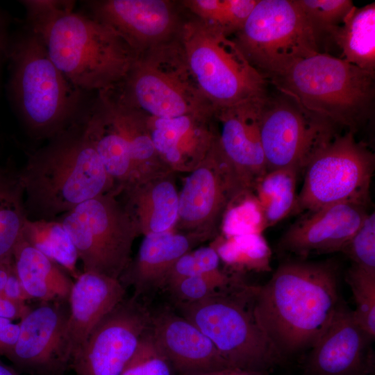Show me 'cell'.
Instances as JSON below:
<instances>
[{
	"label": "cell",
	"instance_id": "cell-1",
	"mask_svg": "<svg viewBox=\"0 0 375 375\" xmlns=\"http://www.w3.org/2000/svg\"><path fill=\"white\" fill-rule=\"evenodd\" d=\"M28 27L42 40L53 64L81 91L114 88L137 53L110 26L74 10L71 1L27 0Z\"/></svg>",
	"mask_w": 375,
	"mask_h": 375
},
{
	"label": "cell",
	"instance_id": "cell-2",
	"mask_svg": "<svg viewBox=\"0 0 375 375\" xmlns=\"http://www.w3.org/2000/svg\"><path fill=\"white\" fill-rule=\"evenodd\" d=\"M338 267L331 261L286 262L253 286L256 319L283 357L311 348L340 302Z\"/></svg>",
	"mask_w": 375,
	"mask_h": 375
},
{
	"label": "cell",
	"instance_id": "cell-3",
	"mask_svg": "<svg viewBox=\"0 0 375 375\" xmlns=\"http://www.w3.org/2000/svg\"><path fill=\"white\" fill-rule=\"evenodd\" d=\"M19 173L31 220L56 219L99 195L115 194L114 183L85 137L81 120L30 154Z\"/></svg>",
	"mask_w": 375,
	"mask_h": 375
},
{
	"label": "cell",
	"instance_id": "cell-4",
	"mask_svg": "<svg viewBox=\"0 0 375 375\" xmlns=\"http://www.w3.org/2000/svg\"><path fill=\"white\" fill-rule=\"evenodd\" d=\"M6 57L10 95L31 138L49 140L78 121L82 91L53 64L28 27L9 41Z\"/></svg>",
	"mask_w": 375,
	"mask_h": 375
},
{
	"label": "cell",
	"instance_id": "cell-5",
	"mask_svg": "<svg viewBox=\"0 0 375 375\" xmlns=\"http://www.w3.org/2000/svg\"><path fill=\"white\" fill-rule=\"evenodd\" d=\"M306 109L356 133L372 116L375 72L318 53L270 81Z\"/></svg>",
	"mask_w": 375,
	"mask_h": 375
},
{
	"label": "cell",
	"instance_id": "cell-6",
	"mask_svg": "<svg viewBox=\"0 0 375 375\" xmlns=\"http://www.w3.org/2000/svg\"><path fill=\"white\" fill-rule=\"evenodd\" d=\"M253 286L242 281L208 299L176 305L231 367L267 372L283 357L256 319Z\"/></svg>",
	"mask_w": 375,
	"mask_h": 375
},
{
	"label": "cell",
	"instance_id": "cell-7",
	"mask_svg": "<svg viewBox=\"0 0 375 375\" xmlns=\"http://www.w3.org/2000/svg\"><path fill=\"white\" fill-rule=\"evenodd\" d=\"M113 90L124 101L150 117L214 116V108L190 72L177 34L138 53L126 78Z\"/></svg>",
	"mask_w": 375,
	"mask_h": 375
},
{
	"label": "cell",
	"instance_id": "cell-8",
	"mask_svg": "<svg viewBox=\"0 0 375 375\" xmlns=\"http://www.w3.org/2000/svg\"><path fill=\"white\" fill-rule=\"evenodd\" d=\"M177 36L190 72L215 111L267 94L268 81L229 37L196 18L181 24Z\"/></svg>",
	"mask_w": 375,
	"mask_h": 375
},
{
	"label": "cell",
	"instance_id": "cell-9",
	"mask_svg": "<svg viewBox=\"0 0 375 375\" xmlns=\"http://www.w3.org/2000/svg\"><path fill=\"white\" fill-rule=\"evenodd\" d=\"M233 41L267 81L319 52L317 40L296 0H258Z\"/></svg>",
	"mask_w": 375,
	"mask_h": 375
},
{
	"label": "cell",
	"instance_id": "cell-10",
	"mask_svg": "<svg viewBox=\"0 0 375 375\" xmlns=\"http://www.w3.org/2000/svg\"><path fill=\"white\" fill-rule=\"evenodd\" d=\"M56 219L71 238L84 272L119 279L132 259L133 244L139 235L117 196L99 195Z\"/></svg>",
	"mask_w": 375,
	"mask_h": 375
},
{
	"label": "cell",
	"instance_id": "cell-11",
	"mask_svg": "<svg viewBox=\"0 0 375 375\" xmlns=\"http://www.w3.org/2000/svg\"><path fill=\"white\" fill-rule=\"evenodd\" d=\"M355 134L339 133L309 162L294 211L310 212L347 201L368 204L375 156Z\"/></svg>",
	"mask_w": 375,
	"mask_h": 375
},
{
	"label": "cell",
	"instance_id": "cell-12",
	"mask_svg": "<svg viewBox=\"0 0 375 375\" xmlns=\"http://www.w3.org/2000/svg\"><path fill=\"white\" fill-rule=\"evenodd\" d=\"M328 119L303 108L285 93L265 95L260 139L267 171L293 168L303 172L315 156L340 132Z\"/></svg>",
	"mask_w": 375,
	"mask_h": 375
},
{
	"label": "cell",
	"instance_id": "cell-13",
	"mask_svg": "<svg viewBox=\"0 0 375 375\" xmlns=\"http://www.w3.org/2000/svg\"><path fill=\"white\" fill-rule=\"evenodd\" d=\"M188 174L178 192V217L173 230L213 240L219 235L228 203L245 189L222 152L217 135L206 158Z\"/></svg>",
	"mask_w": 375,
	"mask_h": 375
},
{
	"label": "cell",
	"instance_id": "cell-14",
	"mask_svg": "<svg viewBox=\"0 0 375 375\" xmlns=\"http://www.w3.org/2000/svg\"><path fill=\"white\" fill-rule=\"evenodd\" d=\"M151 314L136 298L124 299L94 327L72 356L76 375H121L149 328Z\"/></svg>",
	"mask_w": 375,
	"mask_h": 375
},
{
	"label": "cell",
	"instance_id": "cell-15",
	"mask_svg": "<svg viewBox=\"0 0 375 375\" xmlns=\"http://www.w3.org/2000/svg\"><path fill=\"white\" fill-rule=\"evenodd\" d=\"M68 302H40L19 324L17 342L5 356L30 375H65L72 354L67 334Z\"/></svg>",
	"mask_w": 375,
	"mask_h": 375
},
{
	"label": "cell",
	"instance_id": "cell-16",
	"mask_svg": "<svg viewBox=\"0 0 375 375\" xmlns=\"http://www.w3.org/2000/svg\"><path fill=\"white\" fill-rule=\"evenodd\" d=\"M94 19L117 32L139 53L176 35L181 25L166 0L87 1Z\"/></svg>",
	"mask_w": 375,
	"mask_h": 375
},
{
	"label": "cell",
	"instance_id": "cell-17",
	"mask_svg": "<svg viewBox=\"0 0 375 375\" xmlns=\"http://www.w3.org/2000/svg\"><path fill=\"white\" fill-rule=\"evenodd\" d=\"M367 208V204L347 201L307 212L283 234L278 248L303 258L342 252L368 215Z\"/></svg>",
	"mask_w": 375,
	"mask_h": 375
},
{
	"label": "cell",
	"instance_id": "cell-18",
	"mask_svg": "<svg viewBox=\"0 0 375 375\" xmlns=\"http://www.w3.org/2000/svg\"><path fill=\"white\" fill-rule=\"evenodd\" d=\"M372 340L341 300L328 328L311 347L308 375H371Z\"/></svg>",
	"mask_w": 375,
	"mask_h": 375
},
{
	"label": "cell",
	"instance_id": "cell-19",
	"mask_svg": "<svg viewBox=\"0 0 375 375\" xmlns=\"http://www.w3.org/2000/svg\"><path fill=\"white\" fill-rule=\"evenodd\" d=\"M253 98L216 110L213 118L219 145L245 190H253L267 172L260 132V110L264 97Z\"/></svg>",
	"mask_w": 375,
	"mask_h": 375
},
{
	"label": "cell",
	"instance_id": "cell-20",
	"mask_svg": "<svg viewBox=\"0 0 375 375\" xmlns=\"http://www.w3.org/2000/svg\"><path fill=\"white\" fill-rule=\"evenodd\" d=\"M152 338L178 375L231 367L192 322L168 310L151 315Z\"/></svg>",
	"mask_w": 375,
	"mask_h": 375
},
{
	"label": "cell",
	"instance_id": "cell-21",
	"mask_svg": "<svg viewBox=\"0 0 375 375\" xmlns=\"http://www.w3.org/2000/svg\"><path fill=\"white\" fill-rule=\"evenodd\" d=\"M151 141L172 171L190 173L206 158L217 135L213 116L190 114L173 117L147 115Z\"/></svg>",
	"mask_w": 375,
	"mask_h": 375
},
{
	"label": "cell",
	"instance_id": "cell-22",
	"mask_svg": "<svg viewBox=\"0 0 375 375\" xmlns=\"http://www.w3.org/2000/svg\"><path fill=\"white\" fill-rule=\"evenodd\" d=\"M176 174L167 170L135 180L117 195L133 219L139 235L174 229L178 208Z\"/></svg>",
	"mask_w": 375,
	"mask_h": 375
},
{
	"label": "cell",
	"instance_id": "cell-23",
	"mask_svg": "<svg viewBox=\"0 0 375 375\" xmlns=\"http://www.w3.org/2000/svg\"><path fill=\"white\" fill-rule=\"evenodd\" d=\"M119 279L94 272H81L74 281L68 300L67 334L73 355L86 342L99 322L124 299Z\"/></svg>",
	"mask_w": 375,
	"mask_h": 375
},
{
	"label": "cell",
	"instance_id": "cell-24",
	"mask_svg": "<svg viewBox=\"0 0 375 375\" xmlns=\"http://www.w3.org/2000/svg\"><path fill=\"white\" fill-rule=\"evenodd\" d=\"M143 237L137 255L119 278L125 287H133L134 298L149 289L162 288L176 262L199 244L208 241L200 235L174 230Z\"/></svg>",
	"mask_w": 375,
	"mask_h": 375
},
{
	"label": "cell",
	"instance_id": "cell-25",
	"mask_svg": "<svg viewBox=\"0 0 375 375\" xmlns=\"http://www.w3.org/2000/svg\"><path fill=\"white\" fill-rule=\"evenodd\" d=\"M81 122L84 134L112 179L117 196L136 178L129 144L99 96L94 109Z\"/></svg>",
	"mask_w": 375,
	"mask_h": 375
},
{
	"label": "cell",
	"instance_id": "cell-26",
	"mask_svg": "<svg viewBox=\"0 0 375 375\" xmlns=\"http://www.w3.org/2000/svg\"><path fill=\"white\" fill-rule=\"evenodd\" d=\"M15 267L31 298L40 302H68L74 281L57 263L22 236L12 251Z\"/></svg>",
	"mask_w": 375,
	"mask_h": 375
},
{
	"label": "cell",
	"instance_id": "cell-27",
	"mask_svg": "<svg viewBox=\"0 0 375 375\" xmlns=\"http://www.w3.org/2000/svg\"><path fill=\"white\" fill-rule=\"evenodd\" d=\"M99 97L129 144L135 180L171 170L155 149L148 129L147 115L124 101L113 89L99 92Z\"/></svg>",
	"mask_w": 375,
	"mask_h": 375
},
{
	"label": "cell",
	"instance_id": "cell-28",
	"mask_svg": "<svg viewBox=\"0 0 375 375\" xmlns=\"http://www.w3.org/2000/svg\"><path fill=\"white\" fill-rule=\"evenodd\" d=\"M333 41L341 50L340 58L375 72V3L354 6Z\"/></svg>",
	"mask_w": 375,
	"mask_h": 375
},
{
	"label": "cell",
	"instance_id": "cell-29",
	"mask_svg": "<svg viewBox=\"0 0 375 375\" xmlns=\"http://www.w3.org/2000/svg\"><path fill=\"white\" fill-rule=\"evenodd\" d=\"M22 238L32 247L57 263L71 277L81 274L76 247L62 224L58 219H27L22 231Z\"/></svg>",
	"mask_w": 375,
	"mask_h": 375
},
{
	"label": "cell",
	"instance_id": "cell-30",
	"mask_svg": "<svg viewBox=\"0 0 375 375\" xmlns=\"http://www.w3.org/2000/svg\"><path fill=\"white\" fill-rule=\"evenodd\" d=\"M210 245L233 274L240 276L245 272H267L272 269V251L262 234L230 238L219 234Z\"/></svg>",
	"mask_w": 375,
	"mask_h": 375
},
{
	"label": "cell",
	"instance_id": "cell-31",
	"mask_svg": "<svg viewBox=\"0 0 375 375\" xmlns=\"http://www.w3.org/2000/svg\"><path fill=\"white\" fill-rule=\"evenodd\" d=\"M19 172L0 169V258L12 255L28 219Z\"/></svg>",
	"mask_w": 375,
	"mask_h": 375
},
{
	"label": "cell",
	"instance_id": "cell-32",
	"mask_svg": "<svg viewBox=\"0 0 375 375\" xmlns=\"http://www.w3.org/2000/svg\"><path fill=\"white\" fill-rule=\"evenodd\" d=\"M299 174L293 168L278 169L267 172L256 183L253 191L263 209L267 228L294 212Z\"/></svg>",
	"mask_w": 375,
	"mask_h": 375
},
{
	"label": "cell",
	"instance_id": "cell-33",
	"mask_svg": "<svg viewBox=\"0 0 375 375\" xmlns=\"http://www.w3.org/2000/svg\"><path fill=\"white\" fill-rule=\"evenodd\" d=\"M258 0H185L195 18L229 37L243 26Z\"/></svg>",
	"mask_w": 375,
	"mask_h": 375
},
{
	"label": "cell",
	"instance_id": "cell-34",
	"mask_svg": "<svg viewBox=\"0 0 375 375\" xmlns=\"http://www.w3.org/2000/svg\"><path fill=\"white\" fill-rule=\"evenodd\" d=\"M267 228L263 209L253 190H244L226 207L219 234L224 238L262 234Z\"/></svg>",
	"mask_w": 375,
	"mask_h": 375
},
{
	"label": "cell",
	"instance_id": "cell-35",
	"mask_svg": "<svg viewBox=\"0 0 375 375\" xmlns=\"http://www.w3.org/2000/svg\"><path fill=\"white\" fill-rule=\"evenodd\" d=\"M320 47L333 40L338 29L355 6L351 0H296Z\"/></svg>",
	"mask_w": 375,
	"mask_h": 375
},
{
	"label": "cell",
	"instance_id": "cell-36",
	"mask_svg": "<svg viewBox=\"0 0 375 375\" xmlns=\"http://www.w3.org/2000/svg\"><path fill=\"white\" fill-rule=\"evenodd\" d=\"M242 280L235 274L222 270L181 279L167 287L176 303H193L202 301L224 291Z\"/></svg>",
	"mask_w": 375,
	"mask_h": 375
},
{
	"label": "cell",
	"instance_id": "cell-37",
	"mask_svg": "<svg viewBox=\"0 0 375 375\" xmlns=\"http://www.w3.org/2000/svg\"><path fill=\"white\" fill-rule=\"evenodd\" d=\"M346 280L356 303L353 317L359 326L372 338L375 337V273L352 265Z\"/></svg>",
	"mask_w": 375,
	"mask_h": 375
},
{
	"label": "cell",
	"instance_id": "cell-38",
	"mask_svg": "<svg viewBox=\"0 0 375 375\" xmlns=\"http://www.w3.org/2000/svg\"><path fill=\"white\" fill-rule=\"evenodd\" d=\"M220 262L216 250L210 244L194 249L176 262L167 276L162 288H167L185 278L219 272Z\"/></svg>",
	"mask_w": 375,
	"mask_h": 375
},
{
	"label": "cell",
	"instance_id": "cell-39",
	"mask_svg": "<svg viewBox=\"0 0 375 375\" xmlns=\"http://www.w3.org/2000/svg\"><path fill=\"white\" fill-rule=\"evenodd\" d=\"M172 369L154 342L149 328L121 375H172Z\"/></svg>",
	"mask_w": 375,
	"mask_h": 375
},
{
	"label": "cell",
	"instance_id": "cell-40",
	"mask_svg": "<svg viewBox=\"0 0 375 375\" xmlns=\"http://www.w3.org/2000/svg\"><path fill=\"white\" fill-rule=\"evenodd\" d=\"M352 265L375 273V215L369 213L347 246L342 251Z\"/></svg>",
	"mask_w": 375,
	"mask_h": 375
},
{
	"label": "cell",
	"instance_id": "cell-41",
	"mask_svg": "<svg viewBox=\"0 0 375 375\" xmlns=\"http://www.w3.org/2000/svg\"><path fill=\"white\" fill-rule=\"evenodd\" d=\"M19 332V324L0 317V356H6L15 344Z\"/></svg>",
	"mask_w": 375,
	"mask_h": 375
},
{
	"label": "cell",
	"instance_id": "cell-42",
	"mask_svg": "<svg viewBox=\"0 0 375 375\" xmlns=\"http://www.w3.org/2000/svg\"><path fill=\"white\" fill-rule=\"evenodd\" d=\"M3 296L8 299L18 303H26L31 298L25 291L17 274L15 263L8 278Z\"/></svg>",
	"mask_w": 375,
	"mask_h": 375
},
{
	"label": "cell",
	"instance_id": "cell-43",
	"mask_svg": "<svg viewBox=\"0 0 375 375\" xmlns=\"http://www.w3.org/2000/svg\"><path fill=\"white\" fill-rule=\"evenodd\" d=\"M26 303L13 301L4 296H0V317L10 320H20L31 310Z\"/></svg>",
	"mask_w": 375,
	"mask_h": 375
},
{
	"label": "cell",
	"instance_id": "cell-44",
	"mask_svg": "<svg viewBox=\"0 0 375 375\" xmlns=\"http://www.w3.org/2000/svg\"><path fill=\"white\" fill-rule=\"evenodd\" d=\"M192 375H268L267 372L252 371L237 367H226Z\"/></svg>",
	"mask_w": 375,
	"mask_h": 375
},
{
	"label": "cell",
	"instance_id": "cell-45",
	"mask_svg": "<svg viewBox=\"0 0 375 375\" xmlns=\"http://www.w3.org/2000/svg\"><path fill=\"white\" fill-rule=\"evenodd\" d=\"M13 267L14 260L12 255L0 258V296H3V290Z\"/></svg>",
	"mask_w": 375,
	"mask_h": 375
},
{
	"label": "cell",
	"instance_id": "cell-46",
	"mask_svg": "<svg viewBox=\"0 0 375 375\" xmlns=\"http://www.w3.org/2000/svg\"><path fill=\"white\" fill-rule=\"evenodd\" d=\"M6 27L4 19L0 12V64L2 58L6 56L9 43Z\"/></svg>",
	"mask_w": 375,
	"mask_h": 375
},
{
	"label": "cell",
	"instance_id": "cell-47",
	"mask_svg": "<svg viewBox=\"0 0 375 375\" xmlns=\"http://www.w3.org/2000/svg\"><path fill=\"white\" fill-rule=\"evenodd\" d=\"M0 375H19L18 372L0 360Z\"/></svg>",
	"mask_w": 375,
	"mask_h": 375
}]
</instances>
